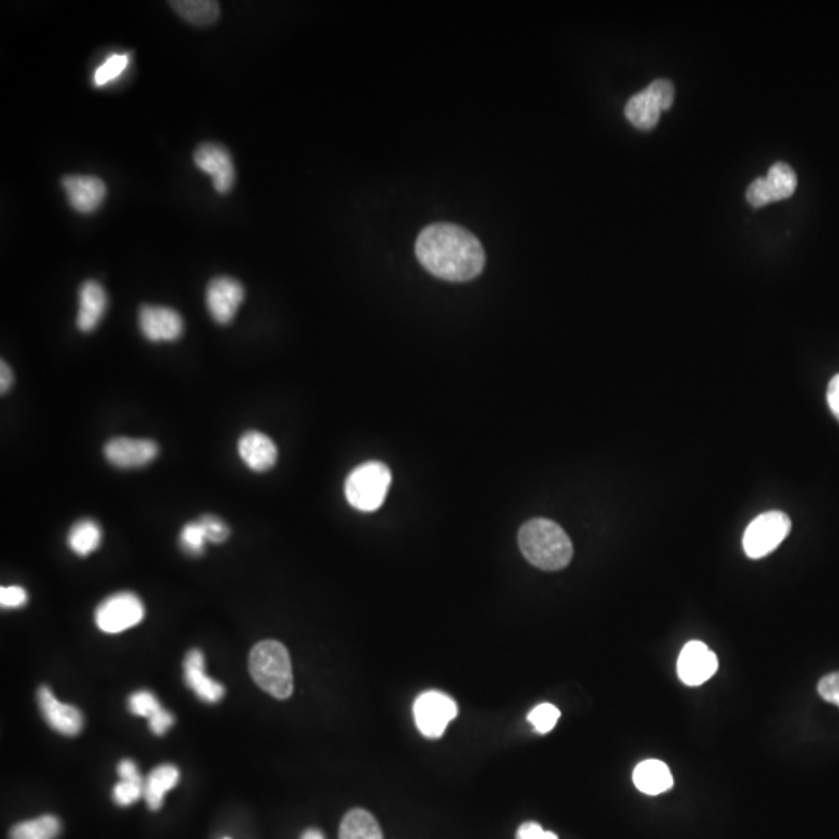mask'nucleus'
<instances>
[{"mask_svg": "<svg viewBox=\"0 0 839 839\" xmlns=\"http://www.w3.org/2000/svg\"><path fill=\"white\" fill-rule=\"evenodd\" d=\"M415 254L426 271L446 282H468L484 271L481 241L456 224L425 227L415 243Z\"/></svg>", "mask_w": 839, "mask_h": 839, "instance_id": "nucleus-1", "label": "nucleus"}, {"mask_svg": "<svg viewBox=\"0 0 839 839\" xmlns=\"http://www.w3.org/2000/svg\"><path fill=\"white\" fill-rule=\"evenodd\" d=\"M519 549L533 566L543 571H560L574 555L571 538L551 519H530L518 535Z\"/></svg>", "mask_w": 839, "mask_h": 839, "instance_id": "nucleus-2", "label": "nucleus"}, {"mask_svg": "<svg viewBox=\"0 0 839 839\" xmlns=\"http://www.w3.org/2000/svg\"><path fill=\"white\" fill-rule=\"evenodd\" d=\"M249 672L255 684L271 697L286 700L293 695V665L288 648L280 642H258L249 655Z\"/></svg>", "mask_w": 839, "mask_h": 839, "instance_id": "nucleus-3", "label": "nucleus"}, {"mask_svg": "<svg viewBox=\"0 0 839 839\" xmlns=\"http://www.w3.org/2000/svg\"><path fill=\"white\" fill-rule=\"evenodd\" d=\"M392 484V473L381 462L359 465L345 481V498L353 509L375 512L383 505Z\"/></svg>", "mask_w": 839, "mask_h": 839, "instance_id": "nucleus-4", "label": "nucleus"}, {"mask_svg": "<svg viewBox=\"0 0 839 839\" xmlns=\"http://www.w3.org/2000/svg\"><path fill=\"white\" fill-rule=\"evenodd\" d=\"M791 521L787 513L766 512L757 516L743 535V551L752 560L770 555L788 537Z\"/></svg>", "mask_w": 839, "mask_h": 839, "instance_id": "nucleus-5", "label": "nucleus"}, {"mask_svg": "<svg viewBox=\"0 0 839 839\" xmlns=\"http://www.w3.org/2000/svg\"><path fill=\"white\" fill-rule=\"evenodd\" d=\"M459 714V707L446 693L429 690L414 703L415 725L428 739H439Z\"/></svg>", "mask_w": 839, "mask_h": 839, "instance_id": "nucleus-6", "label": "nucleus"}, {"mask_svg": "<svg viewBox=\"0 0 839 839\" xmlns=\"http://www.w3.org/2000/svg\"><path fill=\"white\" fill-rule=\"evenodd\" d=\"M145 617V606L133 592H117L101 602L95 624L103 633L117 634L136 627Z\"/></svg>", "mask_w": 839, "mask_h": 839, "instance_id": "nucleus-7", "label": "nucleus"}, {"mask_svg": "<svg viewBox=\"0 0 839 839\" xmlns=\"http://www.w3.org/2000/svg\"><path fill=\"white\" fill-rule=\"evenodd\" d=\"M243 300V285L232 277H215L207 286V310L216 324L227 325L234 321Z\"/></svg>", "mask_w": 839, "mask_h": 839, "instance_id": "nucleus-8", "label": "nucleus"}, {"mask_svg": "<svg viewBox=\"0 0 839 839\" xmlns=\"http://www.w3.org/2000/svg\"><path fill=\"white\" fill-rule=\"evenodd\" d=\"M196 167L212 176L213 187L218 193H229L235 184V167L229 151L220 143H202L195 151Z\"/></svg>", "mask_w": 839, "mask_h": 839, "instance_id": "nucleus-9", "label": "nucleus"}, {"mask_svg": "<svg viewBox=\"0 0 839 839\" xmlns=\"http://www.w3.org/2000/svg\"><path fill=\"white\" fill-rule=\"evenodd\" d=\"M718 659L711 648L700 641H692L681 650L678 676L687 686H701L717 673Z\"/></svg>", "mask_w": 839, "mask_h": 839, "instance_id": "nucleus-10", "label": "nucleus"}, {"mask_svg": "<svg viewBox=\"0 0 839 839\" xmlns=\"http://www.w3.org/2000/svg\"><path fill=\"white\" fill-rule=\"evenodd\" d=\"M139 327L148 341L173 342L184 333V319L173 308L143 305L139 311Z\"/></svg>", "mask_w": 839, "mask_h": 839, "instance_id": "nucleus-11", "label": "nucleus"}, {"mask_svg": "<svg viewBox=\"0 0 839 839\" xmlns=\"http://www.w3.org/2000/svg\"><path fill=\"white\" fill-rule=\"evenodd\" d=\"M159 453L153 440L128 439L117 437L105 445V457L109 464L117 468H140L151 464Z\"/></svg>", "mask_w": 839, "mask_h": 839, "instance_id": "nucleus-12", "label": "nucleus"}, {"mask_svg": "<svg viewBox=\"0 0 839 839\" xmlns=\"http://www.w3.org/2000/svg\"><path fill=\"white\" fill-rule=\"evenodd\" d=\"M38 703L42 717H44L47 725L53 731L60 732L63 735H69V737L80 734L81 729H83L84 720L83 714L78 711L77 707L61 703L53 695L52 690L46 686H42L38 690Z\"/></svg>", "mask_w": 839, "mask_h": 839, "instance_id": "nucleus-13", "label": "nucleus"}, {"mask_svg": "<svg viewBox=\"0 0 839 839\" xmlns=\"http://www.w3.org/2000/svg\"><path fill=\"white\" fill-rule=\"evenodd\" d=\"M63 187L70 207L80 213H94L108 195L105 182L97 176H64Z\"/></svg>", "mask_w": 839, "mask_h": 839, "instance_id": "nucleus-14", "label": "nucleus"}, {"mask_svg": "<svg viewBox=\"0 0 839 839\" xmlns=\"http://www.w3.org/2000/svg\"><path fill=\"white\" fill-rule=\"evenodd\" d=\"M238 453L244 464L257 473L271 470L279 457L276 443L260 431H248L243 434L238 442Z\"/></svg>", "mask_w": 839, "mask_h": 839, "instance_id": "nucleus-15", "label": "nucleus"}, {"mask_svg": "<svg viewBox=\"0 0 839 839\" xmlns=\"http://www.w3.org/2000/svg\"><path fill=\"white\" fill-rule=\"evenodd\" d=\"M204 669H206L204 655L201 650L193 648L184 659L185 684L196 693L199 700L210 704L218 703L224 697V686L209 678Z\"/></svg>", "mask_w": 839, "mask_h": 839, "instance_id": "nucleus-16", "label": "nucleus"}, {"mask_svg": "<svg viewBox=\"0 0 839 839\" xmlns=\"http://www.w3.org/2000/svg\"><path fill=\"white\" fill-rule=\"evenodd\" d=\"M108 310V294L95 280L84 282L80 288V308L77 325L84 333H91L100 324Z\"/></svg>", "mask_w": 839, "mask_h": 839, "instance_id": "nucleus-17", "label": "nucleus"}, {"mask_svg": "<svg viewBox=\"0 0 839 839\" xmlns=\"http://www.w3.org/2000/svg\"><path fill=\"white\" fill-rule=\"evenodd\" d=\"M633 782L641 793L648 794V796H658V794L672 790V771L661 760H644L636 766L633 773Z\"/></svg>", "mask_w": 839, "mask_h": 839, "instance_id": "nucleus-18", "label": "nucleus"}, {"mask_svg": "<svg viewBox=\"0 0 839 839\" xmlns=\"http://www.w3.org/2000/svg\"><path fill=\"white\" fill-rule=\"evenodd\" d=\"M179 777H181V774H179L178 768L173 765L157 766L148 774L147 779H145V787H143V799L147 802L150 810H153V812L161 810L165 793L178 785Z\"/></svg>", "mask_w": 839, "mask_h": 839, "instance_id": "nucleus-19", "label": "nucleus"}, {"mask_svg": "<svg viewBox=\"0 0 839 839\" xmlns=\"http://www.w3.org/2000/svg\"><path fill=\"white\" fill-rule=\"evenodd\" d=\"M661 106L655 100L647 89L639 92L628 100L625 106V115H627L628 122L636 126L642 131H650L658 125L659 117H661Z\"/></svg>", "mask_w": 839, "mask_h": 839, "instance_id": "nucleus-20", "label": "nucleus"}, {"mask_svg": "<svg viewBox=\"0 0 839 839\" xmlns=\"http://www.w3.org/2000/svg\"><path fill=\"white\" fill-rule=\"evenodd\" d=\"M339 839H384V836L372 813L363 808H353L342 819Z\"/></svg>", "mask_w": 839, "mask_h": 839, "instance_id": "nucleus-21", "label": "nucleus"}, {"mask_svg": "<svg viewBox=\"0 0 839 839\" xmlns=\"http://www.w3.org/2000/svg\"><path fill=\"white\" fill-rule=\"evenodd\" d=\"M170 5L182 19L199 27L213 24L220 18V4L212 0H176Z\"/></svg>", "mask_w": 839, "mask_h": 839, "instance_id": "nucleus-22", "label": "nucleus"}, {"mask_svg": "<svg viewBox=\"0 0 839 839\" xmlns=\"http://www.w3.org/2000/svg\"><path fill=\"white\" fill-rule=\"evenodd\" d=\"M101 543V529L94 519H81L70 529L67 544L80 557L97 551Z\"/></svg>", "mask_w": 839, "mask_h": 839, "instance_id": "nucleus-23", "label": "nucleus"}, {"mask_svg": "<svg viewBox=\"0 0 839 839\" xmlns=\"http://www.w3.org/2000/svg\"><path fill=\"white\" fill-rule=\"evenodd\" d=\"M60 832V819L47 815L19 822L11 829L10 839H56Z\"/></svg>", "mask_w": 839, "mask_h": 839, "instance_id": "nucleus-24", "label": "nucleus"}, {"mask_svg": "<svg viewBox=\"0 0 839 839\" xmlns=\"http://www.w3.org/2000/svg\"><path fill=\"white\" fill-rule=\"evenodd\" d=\"M765 179L768 182V187H770L774 202L790 198L796 192V187H798L796 173H794L790 165L784 164V162L774 164L770 168V171H768V176Z\"/></svg>", "mask_w": 839, "mask_h": 839, "instance_id": "nucleus-25", "label": "nucleus"}, {"mask_svg": "<svg viewBox=\"0 0 839 839\" xmlns=\"http://www.w3.org/2000/svg\"><path fill=\"white\" fill-rule=\"evenodd\" d=\"M129 63H131L129 53H114V55L109 56L108 60L103 61V64H100L95 70L94 77H92L95 88H103L106 84L122 77L123 72L128 69Z\"/></svg>", "mask_w": 839, "mask_h": 839, "instance_id": "nucleus-26", "label": "nucleus"}, {"mask_svg": "<svg viewBox=\"0 0 839 839\" xmlns=\"http://www.w3.org/2000/svg\"><path fill=\"white\" fill-rule=\"evenodd\" d=\"M206 541V532L202 529L199 519L182 527L179 543H181L182 551L187 552L188 555H201Z\"/></svg>", "mask_w": 839, "mask_h": 839, "instance_id": "nucleus-27", "label": "nucleus"}, {"mask_svg": "<svg viewBox=\"0 0 839 839\" xmlns=\"http://www.w3.org/2000/svg\"><path fill=\"white\" fill-rule=\"evenodd\" d=\"M560 715L561 712L558 711V707H555L554 704L543 703L530 712L527 720H529L533 728L537 729V732L547 734V732H551L557 726Z\"/></svg>", "mask_w": 839, "mask_h": 839, "instance_id": "nucleus-28", "label": "nucleus"}, {"mask_svg": "<svg viewBox=\"0 0 839 839\" xmlns=\"http://www.w3.org/2000/svg\"><path fill=\"white\" fill-rule=\"evenodd\" d=\"M143 787H145V780L140 779H120L119 784L114 787V801L120 807H128L143 798Z\"/></svg>", "mask_w": 839, "mask_h": 839, "instance_id": "nucleus-29", "label": "nucleus"}, {"mask_svg": "<svg viewBox=\"0 0 839 839\" xmlns=\"http://www.w3.org/2000/svg\"><path fill=\"white\" fill-rule=\"evenodd\" d=\"M162 706L157 701V698L154 697L153 693L147 692V690H142V692H136L129 697V711L133 712L134 715L137 717H145L150 720L154 714L161 711Z\"/></svg>", "mask_w": 839, "mask_h": 839, "instance_id": "nucleus-30", "label": "nucleus"}, {"mask_svg": "<svg viewBox=\"0 0 839 839\" xmlns=\"http://www.w3.org/2000/svg\"><path fill=\"white\" fill-rule=\"evenodd\" d=\"M199 523L206 532L207 541H210V543H224L229 538L230 529L223 519L218 518V516H201Z\"/></svg>", "mask_w": 839, "mask_h": 839, "instance_id": "nucleus-31", "label": "nucleus"}, {"mask_svg": "<svg viewBox=\"0 0 839 839\" xmlns=\"http://www.w3.org/2000/svg\"><path fill=\"white\" fill-rule=\"evenodd\" d=\"M647 91L655 97L662 111L672 108L675 101V86L669 80H656L648 86Z\"/></svg>", "mask_w": 839, "mask_h": 839, "instance_id": "nucleus-32", "label": "nucleus"}, {"mask_svg": "<svg viewBox=\"0 0 839 839\" xmlns=\"http://www.w3.org/2000/svg\"><path fill=\"white\" fill-rule=\"evenodd\" d=\"M746 199L756 209L757 207L768 206L770 202H774L770 187H768V182H766L765 178L756 179V181L749 185L748 192H746Z\"/></svg>", "mask_w": 839, "mask_h": 839, "instance_id": "nucleus-33", "label": "nucleus"}, {"mask_svg": "<svg viewBox=\"0 0 839 839\" xmlns=\"http://www.w3.org/2000/svg\"><path fill=\"white\" fill-rule=\"evenodd\" d=\"M818 692L822 700L839 707V672L824 676L819 681Z\"/></svg>", "mask_w": 839, "mask_h": 839, "instance_id": "nucleus-34", "label": "nucleus"}, {"mask_svg": "<svg viewBox=\"0 0 839 839\" xmlns=\"http://www.w3.org/2000/svg\"><path fill=\"white\" fill-rule=\"evenodd\" d=\"M27 592L21 586H7L0 589V603L4 608H21L27 603Z\"/></svg>", "mask_w": 839, "mask_h": 839, "instance_id": "nucleus-35", "label": "nucleus"}, {"mask_svg": "<svg viewBox=\"0 0 839 839\" xmlns=\"http://www.w3.org/2000/svg\"><path fill=\"white\" fill-rule=\"evenodd\" d=\"M516 839H558L554 832H547L537 822H524L516 832Z\"/></svg>", "mask_w": 839, "mask_h": 839, "instance_id": "nucleus-36", "label": "nucleus"}, {"mask_svg": "<svg viewBox=\"0 0 839 839\" xmlns=\"http://www.w3.org/2000/svg\"><path fill=\"white\" fill-rule=\"evenodd\" d=\"M148 721H150V729L153 734L164 735L175 723V718L162 707L161 711L154 714Z\"/></svg>", "mask_w": 839, "mask_h": 839, "instance_id": "nucleus-37", "label": "nucleus"}, {"mask_svg": "<svg viewBox=\"0 0 839 839\" xmlns=\"http://www.w3.org/2000/svg\"><path fill=\"white\" fill-rule=\"evenodd\" d=\"M827 403H829L830 411L839 420V373L830 381L829 389H827Z\"/></svg>", "mask_w": 839, "mask_h": 839, "instance_id": "nucleus-38", "label": "nucleus"}, {"mask_svg": "<svg viewBox=\"0 0 839 839\" xmlns=\"http://www.w3.org/2000/svg\"><path fill=\"white\" fill-rule=\"evenodd\" d=\"M0 373H2V378H0V390H2V394L8 392L10 389L11 383H13V373H11L10 367L7 366L5 361H2V369H0Z\"/></svg>", "mask_w": 839, "mask_h": 839, "instance_id": "nucleus-39", "label": "nucleus"}, {"mask_svg": "<svg viewBox=\"0 0 839 839\" xmlns=\"http://www.w3.org/2000/svg\"><path fill=\"white\" fill-rule=\"evenodd\" d=\"M300 839H325L324 833L317 829H308L303 832Z\"/></svg>", "mask_w": 839, "mask_h": 839, "instance_id": "nucleus-40", "label": "nucleus"}, {"mask_svg": "<svg viewBox=\"0 0 839 839\" xmlns=\"http://www.w3.org/2000/svg\"><path fill=\"white\" fill-rule=\"evenodd\" d=\"M226 839H229V838H226Z\"/></svg>", "mask_w": 839, "mask_h": 839, "instance_id": "nucleus-41", "label": "nucleus"}]
</instances>
